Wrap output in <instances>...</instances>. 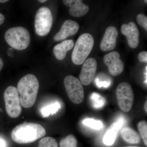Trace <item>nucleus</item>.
Segmentation results:
<instances>
[{"instance_id":"1","label":"nucleus","mask_w":147,"mask_h":147,"mask_svg":"<svg viewBox=\"0 0 147 147\" xmlns=\"http://www.w3.org/2000/svg\"><path fill=\"white\" fill-rule=\"evenodd\" d=\"M39 88L38 80L33 74H27L19 80L17 89L23 107L28 108L33 106L36 101Z\"/></svg>"},{"instance_id":"2","label":"nucleus","mask_w":147,"mask_h":147,"mask_svg":"<svg viewBox=\"0 0 147 147\" xmlns=\"http://www.w3.org/2000/svg\"><path fill=\"white\" fill-rule=\"evenodd\" d=\"M45 134V128L39 124L24 123L13 128L11 137L18 144H29L44 137Z\"/></svg>"},{"instance_id":"3","label":"nucleus","mask_w":147,"mask_h":147,"mask_svg":"<svg viewBox=\"0 0 147 147\" xmlns=\"http://www.w3.org/2000/svg\"><path fill=\"white\" fill-rule=\"evenodd\" d=\"M94 44V40L91 35L85 33L81 35L74 46L71 60L74 64L80 65L84 63L91 52Z\"/></svg>"},{"instance_id":"4","label":"nucleus","mask_w":147,"mask_h":147,"mask_svg":"<svg viewBox=\"0 0 147 147\" xmlns=\"http://www.w3.org/2000/svg\"><path fill=\"white\" fill-rule=\"evenodd\" d=\"M5 38L9 45L18 50L26 49L30 42V33L26 29L22 27L8 29L5 34Z\"/></svg>"},{"instance_id":"5","label":"nucleus","mask_w":147,"mask_h":147,"mask_svg":"<svg viewBox=\"0 0 147 147\" xmlns=\"http://www.w3.org/2000/svg\"><path fill=\"white\" fill-rule=\"evenodd\" d=\"M53 21V14L50 9L46 7L40 8L35 18V30L36 34L41 36L47 35L51 30Z\"/></svg>"},{"instance_id":"6","label":"nucleus","mask_w":147,"mask_h":147,"mask_svg":"<svg viewBox=\"0 0 147 147\" xmlns=\"http://www.w3.org/2000/svg\"><path fill=\"white\" fill-rule=\"evenodd\" d=\"M4 99L7 115L12 118L18 117L22 108L17 88L12 86L7 87L4 93Z\"/></svg>"},{"instance_id":"7","label":"nucleus","mask_w":147,"mask_h":147,"mask_svg":"<svg viewBox=\"0 0 147 147\" xmlns=\"http://www.w3.org/2000/svg\"><path fill=\"white\" fill-rule=\"evenodd\" d=\"M64 85L69 98L71 102L79 104L83 102L84 94L83 85L75 76L69 75L64 80Z\"/></svg>"},{"instance_id":"8","label":"nucleus","mask_w":147,"mask_h":147,"mask_svg":"<svg viewBox=\"0 0 147 147\" xmlns=\"http://www.w3.org/2000/svg\"><path fill=\"white\" fill-rule=\"evenodd\" d=\"M116 95L119 108L124 112H129L132 108L134 96L132 88L128 83L123 82L118 86Z\"/></svg>"},{"instance_id":"9","label":"nucleus","mask_w":147,"mask_h":147,"mask_svg":"<svg viewBox=\"0 0 147 147\" xmlns=\"http://www.w3.org/2000/svg\"><path fill=\"white\" fill-rule=\"evenodd\" d=\"M103 62L108 67L111 75L117 76L123 71L124 64L120 59V56L117 52L114 51L105 55Z\"/></svg>"},{"instance_id":"10","label":"nucleus","mask_w":147,"mask_h":147,"mask_svg":"<svg viewBox=\"0 0 147 147\" xmlns=\"http://www.w3.org/2000/svg\"><path fill=\"white\" fill-rule=\"evenodd\" d=\"M97 69V62L94 59L90 58L84 62L79 74L82 84L87 86L92 82Z\"/></svg>"},{"instance_id":"11","label":"nucleus","mask_w":147,"mask_h":147,"mask_svg":"<svg viewBox=\"0 0 147 147\" xmlns=\"http://www.w3.org/2000/svg\"><path fill=\"white\" fill-rule=\"evenodd\" d=\"M121 32L127 38L129 47L133 49L138 47L139 32L138 27L134 22H130L128 24H123L121 26Z\"/></svg>"},{"instance_id":"12","label":"nucleus","mask_w":147,"mask_h":147,"mask_svg":"<svg viewBox=\"0 0 147 147\" xmlns=\"http://www.w3.org/2000/svg\"><path fill=\"white\" fill-rule=\"evenodd\" d=\"M118 36V32L115 27H108L100 42L101 50L104 52L114 50L116 46Z\"/></svg>"},{"instance_id":"13","label":"nucleus","mask_w":147,"mask_h":147,"mask_svg":"<svg viewBox=\"0 0 147 147\" xmlns=\"http://www.w3.org/2000/svg\"><path fill=\"white\" fill-rule=\"evenodd\" d=\"M79 28L77 22L71 20H66L64 22L59 31L54 36L53 39L55 41L63 40L77 33Z\"/></svg>"},{"instance_id":"14","label":"nucleus","mask_w":147,"mask_h":147,"mask_svg":"<svg viewBox=\"0 0 147 147\" xmlns=\"http://www.w3.org/2000/svg\"><path fill=\"white\" fill-rule=\"evenodd\" d=\"M64 4L69 7V13L71 16L80 17L86 14L89 10V7L84 4L82 0H64Z\"/></svg>"},{"instance_id":"15","label":"nucleus","mask_w":147,"mask_h":147,"mask_svg":"<svg viewBox=\"0 0 147 147\" xmlns=\"http://www.w3.org/2000/svg\"><path fill=\"white\" fill-rule=\"evenodd\" d=\"M74 44L73 40H67L55 45L53 49V53L56 58L59 60L64 59L67 52L73 48Z\"/></svg>"},{"instance_id":"16","label":"nucleus","mask_w":147,"mask_h":147,"mask_svg":"<svg viewBox=\"0 0 147 147\" xmlns=\"http://www.w3.org/2000/svg\"><path fill=\"white\" fill-rule=\"evenodd\" d=\"M121 135L125 142L131 144H138L140 143V136L133 129L129 127H124L121 131Z\"/></svg>"},{"instance_id":"17","label":"nucleus","mask_w":147,"mask_h":147,"mask_svg":"<svg viewBox=\"0 0 147 147\" xmlns=\"http://www.w3.org/2000/svg\"><path fill=\"white\" fill-rule=\"evenodd\" d=\"M60 108V104L59 102H57L51 103L41 109V114L44 117H48L51 115L56 114Z\"/></svg>"},{"instance_id":"18","label":"nucleus","mask_w":147,"mask_h":147,"mask_svg":"<svg viewBox=\"0 0 147 147\" xmlns=\"http://www.w3.org/2000/svg\"><path fill=\"white\" fill-rule=\"evenodd\" d=\"M90 98L93 106L96 109L102 108L106 103L105 98L97 93H92Z\"/></svg>"},{"instance_id":"19","label":"nucleus","mask_w":147,"mask_h":147,"mask_svg":"<svg viewBox=\"0 0 147 147\" xmlns=\"http://www.w3.org/2000/svg\"><path fill=\"white\" fill-rule=\"evenodd\" d=\"M117 132L113 129H108L103 137V143L108 146H111L114 144L117 138Z\"/></svg>"},{"instance_id":"20","label":"nucleus","mask_w":147,"mask_h":147,"mask_svg":"<svg viewBox=\"0 0 147 147\" xmlns=\"http://www.w3.org/2000/svg\"><path fill=\"white\" fill-rule=\"evenodd\" d=\"M76 137L72 134L67 136L60 142V147H77Z\"/></svg>"},{"instance_id":"21","label":"nucleus","mask_w":147,"mask_h":147,"mask_svg":"<svg viewBox=\"0 0 147 147\" xmlns=\"http://www.w3.org/2000/svg\"><path fill=\"white\" fill-rule=\"evenodd\" d=\"M83 123L84 125L97 130L101 129L103 127V124L101 121L95 120L93 119H85L83 121Z\"/></svg>"},{"instance_id":"22","label":"nucleus","mask_w":147,"mask_h":147,"mask_svg":"<svg viewBox=\"0 0 147 147\" xmlns=\"http://www.w3.org/2000/svg\"><path fill=\"white\" fill-rule=\"evenodd\" d=\"M38 147H58V144L53 137H45L39 141Z\"/></svg>"},{"instance_id":"23","label":"nucleus","mask_w":147,"mask_h":147,"mask_svg":"<svg viewBox=\"0 0 147 147\" xmlns=\"http://www.w3.org/2000/svg\"><path fill=\"white\" fill-rule=\"evenodd\" d=\"M138 128L139 133L143 139L145 145L147 146V123L146 121H141L138 123Z\"/></svg>"},{"instance_id":"24","label":"nucleus","mask_w":147,"mask_h":147,"mask_svg":"<svg viewBox=\"0 0 147 147\" xmlns=\"http://www.w3.org/2000/svg\"><path fill=\"white\" fill-rule=\"evenodd\" d=\"M137 21L138 24L147 31V17L144 14H139L137 15Z\"/></svg>"},{"instance_id":"25","label":"nucleus","mask_w":147,"mask_h":147,"mask_svg":"<svg viewBox=\"0 0 147 147\" xmlns=\"http://www.w3.org/2000/svg\"><path fill=\"white\" fill-rule=\"evenodd\" d=\"M124 123L123 119V118L120 117L114 123L110 126V129H113L118 132L123 126Z\"/></svg>"},{"instance_id":"26","label":"nucleus","mask_w":147,"mask_h":147,"mask_svg":"<svg viewBox=\"0 0 147 147\" xmlns=\"http://www.w3.org/2000/svg\"><path fill=\"white\" fill-rule=\"evenodd\" d=\"M95 83L96 86L98 88H101L102 87L105 88H108L111 85V82L110 81H104L99 80L97 78H96L95 80Z\"/></svg>"},{"instance_id":"27","label":"nucleus","mask_w":147,"mask_h":147,"mask_svg":"<svg viewBox=\"0 0 147 147\" xmlns=\"http://www.w3.org/2000/svg\"><path fill=\"white\" fill-rule=\"evenodd\" d=\"M138 59L140 62L147 63V52L146 51L141 52L138 55Z\"/></svg>"},{"instance_id":"28","label":"nucleus","mask_w":147,"mask_h":147,"mask_svg":"<svg viewBox=\"0 0 147 147\" xmlns=\"http://www.w3.org/2000/svg\"><path fill=\"white\" fill-rule=\"evenodd\" d=\"M0 147H8V144L6 140L1 136H0Z\"/></svg>"},{"instance_id":"29","label":"nucleus","mask_w":147,"mask_h":147,"mask_svg":"<svg viewBox=\"0 0 147 147\" xmlns=\"http://www.w3.org/2000/svg\"><path fill=\"white\" fill-rule=\"evenodd\" d=\"M5 19V16L2 13H0V25H1L4 23Z\"/></svg>"},{"instance_id":"30","label":"nucleus","mask_w":147,"mask_h":147,"mask_svg":"<svg viewBox=\"0 0 147 147\" xmlns=\"http://www.w3.org/2000/svg\"><path fill=\"white\" fill-rule=\"evenodd\" d=\"M3 66V62L2 59L0 58V71L2 69Z\"/></svg>"},{"instance_id":"31","label":"nucleus","mask_w":147,"mask_h":147,"mask_svg":"<svg viewBox=\"0 0 147 147\" xmlns=\"http://www.w3.org/2000/svg\"><path fill=\"white\" fill-rule=\"evenodd\" d=\"M147 101H146V102H145V105H144V108H145V110H146V112H147Z\"/></svg>"},{"instance_id":"32","label":"nucleus","mask_w":147,"mask_h":147,"mask_svg":"<svg viewBox=\"0 0 147 147\" xmlns=\"http://www.w3.org/2000/svg\"><path fill=\"white\" fill-rule=\"evenodd\" d=\"M8 1V0H0V3H4Z\"/></svg>"},{"instance_id":"33","label":"nucleus","mask_w":147,"mask_h":147,"mask_svg":"<svg viewBox=\"0 0 147 147\" xmlns=\"http://www.w3.org/2000/svg\"><path fill=\"white\" fill-rule=\"evenodd\" d=\"M38 1L40 3H44L45 2L47 1H46V0H39V1Z\"/></svg>"},{"instance_id":"34","label":"nucleus","mask_w":147,"mask_h":147,"mask_svg":"<svg viewBox=\"0 0 147 147\" xmlns=\"http://www.w3.org/2000/svg\"><path fill=\"white\" fill-rule=\"evenodd\" d=\"M124 147H139L137 146H125Z\"/></svg>"},{"instance_id":"35","label":"nucleus","mask_w":147,"mask_h":147,"mask_svg":"<svg viewBox=\"0 0 147 147\" xmlns=\"http://www.w3.org/2000/svg\"><path fill=\"white\" fill-rule=\"evenodd\" d=\"M147 1H145V3H147Z\"/></svg>"}]
</instances>
